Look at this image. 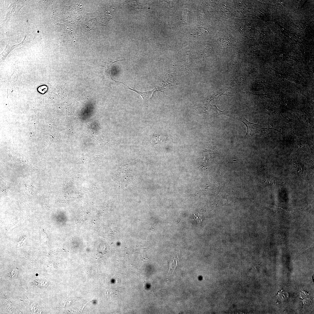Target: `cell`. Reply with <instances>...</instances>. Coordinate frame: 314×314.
Here are the masks:
<instances>
[{"mask_svg":"<svg viewBox=\"0 0 314 314\" xmlns=\"http://www.w3.org/2000/svg\"><path fill=\"white\" fill-rule=\"evenodd\" d=\"M119 83L124 85L126 86L129 89L132 90L137 93L139 94L142 97L143 99V106L146 108H147L148 106V104L149 102V100L151 98L152 95L153 93L156 91L159 90H158L156 88H155L154 89L151 90L146 92H140L136 90V89H133L129 87L127 85H125L124 83L119 81H117V82Z\"/></svg>","mask_w":314,"mask_h":314,"instance_id":"cell-1","label":"cell"},{"mask_svg":"<svg viewBox=\"0 0 314 314\" xmlns=\"http://www.w3.org/2000/svg\"><path fill=\"white\" fill-rule=\"evenodd\" d=\"M123 60V59L118 60L117 61H110L108 62H104L105 65H101V66L104 67L106 72L109 74V76L112 79L113 78L111 77V72L112 70V67L113 66V64L115 62L118 61H120Z\"/></svg>","mask_w":314,"mask_h":314,"instance_id":"cell-4","label":"cell"},{"mask_svg":"<svg viewBox=\"0 0 314 314\" xmlns=\"http://www.w3.org/2000/svg\"><path fill=\"white\" fill-rule=\"evenodd\" d=\"M242 121V122L247 127V131L246 135L247 134H249L250 135H252L253 134H260L262 130L265 129L257 124L248 122L244 118Z\"/></svg>","mask_w":314,"mask_h":314,"instance_id":"cell-2","label":"cell"},{"mask_svg":"<svg viewBox=\"0 0 314 314\" xmlns=\"http://www.w3.org/2000/svg\"><path fill=\"white\" fill-rule=\"evenodd\" d=\"M17 272L18 269H13V270L8 274L9 276L11 278H13L15 277L17 274Z\"/></svg>","mask_w":314,"mask_h":314,"instance_id":"cell-5","label":"cell"},{"mask_svg":"<svg viewBox=\"0 0 314 314\" xmlns=\"http://www.w3.org/2000/svg\"><path fill=\"white\" fill-rule=\"evenodd\" d=\"M172 139L170 136L163 134H156L152 138V141L155 143H161L167 140Z\"/></svg>","mask_w":314,"mask_h":314,"instance_id":"cell-3","label":"cell"}]
</instances>
